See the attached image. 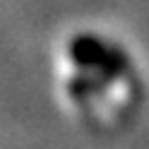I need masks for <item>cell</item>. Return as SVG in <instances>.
<instances>
[{
	"label": "cell",
	"instance_id": "6da1fadb",
	"mask_svg": "<svg viewBox=\"0 0 149 149\" xmlns=\"http://www.w3.org/2000/svg\"><path fill=\"white\" fill-rule=\"evenodd\" d=\"M108 48H111V43H106L104 39H99V36L84 31V34H77V36L70 39L68 55H70V60H72V65L77 70L94 72V70L101 68V63H104Z\"/></svg>",
	"mask_w": 149,
	"mask_h": 149
},
{
	"label": "cell",
	"instance_id": "3957f363",
	"mask_svg": "<svg viewBox=\"0 0 149 149\" xmlns=\"http://www.w3.org/2000/svg\"><path fill=\"white\" fill-rule=\"evenodd\" d=\"M68 94H70V99L79 101V104H84L87 99L96 96V89H94V72L79 70V72L68 82Z\"/></svg>",
	"mask_w": 149,
	"mask_h": 149
},
{
	"label": "cell",
	"instance_id": "7a4b0ae2",
	"mask_svg": "<svg viewBox=\"0 0 149 149\" xmlns=\"http://www.w3.org/2000/svg\"><path fill=\"white\" fill-rule=\"evenodd\" d=\"M127 70H130V60H127L125 51L120 48V46H113V43H111V48H108V53H106L104 63H101V68L94 70V72L101 74L108 84H113V82L120 79Z\"/></svg>",
	"mask_w": 149,
	"mask_h": 149
}]
</instances>
